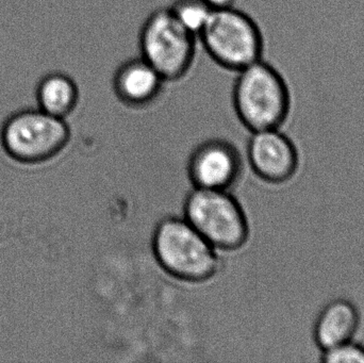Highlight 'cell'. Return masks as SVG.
<instances>
[{"label": "cell", "mask_w": 364, "mask_h": 363, "mask_svg": "<svg viewBox=\"0 0 364 363\" xmlns=\"http://www.w3.org/2000/svg\"><path fill=\"white\" fill-rule=\"evenodd\" d=\"M232 104L250 132L280 129L291 112L290 87L282 72L264 59L237 72Z\"/></svg>", "instance_id": "cell-1"}, {"label": "cell", "mask_w": 364, "mask_h": 363, "mask_svg": "<svg viewBox=\"0 0 364 363\" xmlns=\"http://www.w3.org/2000/svg\"><path fill=\"white\" fill-rule=\"evenodd\" d=\"M151 249L160 268L178 281L205 283L220 271L218 249L184 217L162 219L154 230Z\"/></svg>", "instance_id": "cell-2"}, {"label": "cell", "mask_w": 364, "mask_h": 363, "mask_svg": "<svg viewBox=\"0 0 364 363\" xmlns=\"http://www.w3.org/2000/svg\"><path fill=\"white\" fill-rule=\"evenodd\" d=\"M198 42L220 67L231 72L263 59L264 38L254 18L235 6L213 11Z\"/></svg>", "instance_id": "cell-3"}, {"label": "cell", "mask_w": 364, "mask_h": 363, "mask_svg": "<svg viewBox=\"0 0 364 363\" xmlns=\"http://www.w3.org/2000/svg\"><path fill=\"white\" fill-rule=\"evenodd\" d=\"M70 136L68 121L36 108L9 117L2 127L0 140L11 160L36 166L57 158L68 147Z\"/></svg>", "instance_id": "cell-4"}, {"label": "cell", "mask_w": 364, "mask_h": 363, "mask_svg": "<svg viewBox=\"0 0 364 363\" xmlns=\"http://www.w3.org/2000/svg\"><path fill=\"white\" fill-rule=\"evenodd\" d=\"M183 217L218 251H235L247 242L250 225L240 202L227 190L194 188Z\"/></svg>", "instance_id": "cell-5"}, {"label": "cell", "mask_w": 364, "mask_h": 363, "mask_svg": "<svg viewBox=\"0 0 364 363\" xmlns=\"http://www.w3.org/2000/svg\"><path fill=\"white\" fill-rule=\"evenodd\" d=\"M196 36L186 31L168 8L147 16L139 34L140 57L151 64L166 82L181 80L196 57Z\"/></svg>", "instance_id": "cell-6"}, {"label": "cell", "mask_w": 364, "mask_h": 363, "mask_svg": "<svg viewBox=\"0 0 364 363\" xmlns=\"http://www.w3.org/2000/svg\"><path fill=\"white\" fill-rule=\"evenodd\" d=\"M241 173L239 151L222 139L200 143L188 158V179L196 189L228 191L239 180Z\"/></svg>", "instance_id": "cell-7"}, {"label": "cell", "mask_w": 364, "mask_h": 363, "mask_svg": "<svg viewBox=\"0 0 364 363\" xmlns=\"http://www.w3.org/2000/svg\"><path fill=\"white\" fill-rule=\"evenodd\" d=\"M247 157L257 176L269 183L290 180L299 168L296 146L280 129L252 132Z\"/></svg>", "instance_id": "cell-8"}, {"label": "cell", "mask_w": 364, "mask_h": 363, "mask_svg": "<svg viewBox=\"0 0 364 363\" xmlns=\"http://www.w3.org/2000/svg\"><path fill=\"white\" fill-rule=\"evenodd\" d=\"M166 81L142 57L122 63L113 76V92L117 99L130 108H145L161 96Z\"/></svg>", "instance_id": "cell-9"}, {"label": "cell", "mask_w": 364, "mask_h": 363, "mask_svg": "<svg viewBox=\"0 0 364 363\" xmlns=\"http://www.w3.org/2000/svg\"><path fill=\"white\" fill-rule=\"evenodd\" d=\"M360 325L358 309L350 300L337 298L324 306L314 326V339L321 351L354 340Z\"/></svg>", "instance_id": "cell-10"}, {"label": "cell", "mask_w": 364, "mask_h": 363, "mask_svg": "<svg viewBox=\"0 0 364 363\" xmlns=\"http://www.w3.org/2000/svg\"><path fill=\"white\" fill-rule=\"evenodd\" d=\"M80 89L72 75L53 70L42 77L36 87L38 108L68 121L80 102Z\"/></svg>", "instance_id": "cell-11"}, {"label": "cell", "mask_w": 364, "mask_h": 363, "mask_svg": "<svg viewBox=\"0 0 364 363\" xmlns=\"http://www.w3.org/2000/svg\"><path fill=\"white\" fill-rule=\"evenodd\" d=\"M168 10L182 27L197 38L213 12L203 0H175Z\"/></svg>", "instance_id": "cell-12"}, {"label": "cell", "mask_w": 364, "mask_h": 363, "mask_svg": "<svg viewBox=\"0 0 364 363\" xmlns=\"http://www.w3.org/2000/svg\"><path fill=\"white\" fill-rule=\"evenodd\" d=\"M321 360L324 363H364V347L352 340L322 352Z\"/></svg>", "instance_id": "cell-13"}, {"label": "cell", "mask_w": 364, "mask_h": 363, "mask_svg": "<svg viewBox=\"0 0 364 363\" xmlns=\"http://www.w3.org/2000/svg\"><path fill=\"white\" fill-rule=\"evenodd\" d=\"M212 11L224 10L235 6L237 0H203Z\"/></svg>", "instance_id": "cell-14"}]
</instances>
